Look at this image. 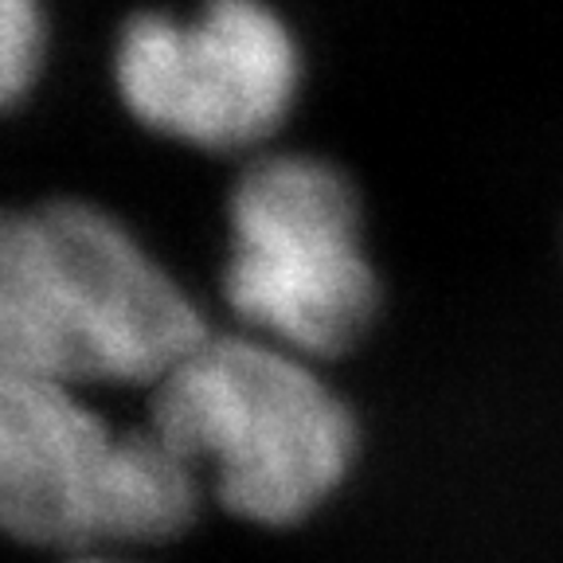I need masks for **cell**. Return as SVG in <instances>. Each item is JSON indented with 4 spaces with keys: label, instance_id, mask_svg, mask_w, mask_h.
I'll use <instances>...</instances> for the list:
<instances>
[{
    "label": "cell",
    "instance_id": "obj_6",
    "mask_svg": "<svg viewBox=\"0 0 563 563\" xmlns=\"http://www.w3.org/2000/svg\"><path fill=\"white\" fill-rule=\"evenodd\" d=\"M44 59L40 0H0V95L20 102Z\"/></svg>",
    "mask_w": 563,
    "mask_h": 563
},
{
    "label": "cell",
    "instance_id": "obj_1",
    "mask_svg": "<svg viewBox=\"0 0 563 563\" xmlns=\"http://www.w3.org/2000/svg\"><path fill=\"white\" fill-rule=\"evenodd\" d=\"M208 336L173 274L95 203L47 200L0 228V372L157 387Z\"/></svg>",
    "mask_w": 563,
    "mask_h": 563
},
{
    "label": "cell",
    "instance_id": "obj_4",
    "mask_svg": "<svg viewBox=\"0 0 563 563\" xmlns=\"http://www.w3.org/2000/svg\"><path fill=\"white\" fill-rule=\"evenodd\" d=\"M114 82L145 130L208 153H239L286 122L301 55L263 0H203L196 16L137 12L125 20Z\"/></svg>",
    "mask_w": 563,
    "mask_h": 563
},
{
    "label": "cell",
    "instance_id": "obj_7",
    "mask_svg": "<svg viewBox=\"0 0 563 563\" xmlns=\"http://www.w3.org/2000/svg\"><path fill=\"white\" fill-rule=\"evenodd\" d=\"M75 563H114V560H75Z\"/></svg>",
    "mask_w": 563,
    "mask_h": 563
},
{
    "label": "cell",
    "instance_id": "obj_3",
    "mask_svg": "<svg viewBox=\"0 0 563 563\" xmlns=\"http://www.w3.org/2000/svg\"><path fill=\"white\" fill-rule=\"evenodd\" d=\"M223 298L246 333L333 361L376 321L379 286L349 176L306 153L258 157L228 200Z\"/></svg>",
    "mask_w": 563,
    "mask_h": 563
},
{
    "label": "cell",
    "instance_id": "obj_5",
    "mask_svg": "<svg viewBox=\"0 0 563 563\" xmlns=\"http://www.w3.org/2000/svg\"><path fill=\"white\" fill-rule=\"evenodd\" d=\"M122 431L79 387L0 372V520L32 548L106 544Z\"/></svg>",
    "mask_w": 563,
    "mask_h": 563
},
{
    "label": "cell",
    "instance_id": "obj_2",
    "mask_svg": "<svg viewBox=\"0 0 563 563\" xmlns=\"http://www.w3.org/2000/svg\"><path fill=\"white\" fill-rule=\"evenodd\" d=\"M150 427L239 520L286 528L325 505L356 457V419L313 361L266 336H208L157 387Z\"/></svg>",
    "mask_w": 563,
    "mask_h": 563
}]
</instances>
